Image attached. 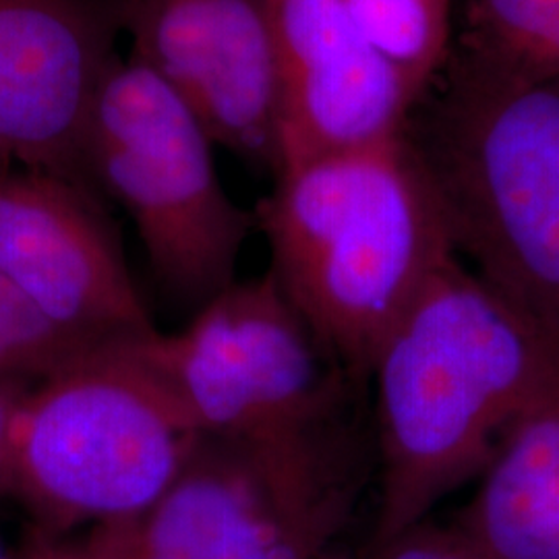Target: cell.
I'll list each match as a JSON object with an SVG mask.
<instances>
[{
	"label": "cell",
	"instance_id": "1",
	"mask_svg": "<svg viewBox=\"0 0 559 559\" xmlns=\"http://www.w3.org/2000/svg\"><path fill=\"white\" fill-rule=\"evenodd\" d=\"M376 385L373 547L479 480L522 417L559 383V353L460 258L383 340Z\"/></svg>",
	"mask_w": 559,
	"mask_h": 559
},
{
	"label": "cell",
	"instance_id": "2",
	"mask_svg": "<svg viewBox=\"0 0 559 559\" xmlns=\"http://www.w3.org/2000/svg\"><path fill=\"white\" fill-rule=\"evenodd\" d=\"M255 224L272 276L355 383L369 381L390 330L459 258L408 133L280 168Z\"/></svg>",
	"mask_w": 559,
	"mask_h": 559
},
{
	"label": "cell",
	"instance_id": "3",
	"mask_svg": "<svg viewBox=\"0 0 559 559\" xmlns=\"http://www.w3.org/2000/svg\"><path fill=\"white\" fill-rule=\"evenodd\" d=\"M408 140L456 255L559 353V78L503 80L450 57Z\"/></svg>",
	"mask_w": 559,
	"mask_h": 559
},
{
	"label": "cell",
	"instance_id": "4",
	"mask_svg": "<svg viewBox=\"0 0 559 559\" xmlns=\"http://www.w3.org/2000/svg\"><path fill=\"white\" fill-rule=\"evenodd\" d=\"M367 456L346 415L286 436H198L158 500L81 547L90 559H318L355 512Z\"/></svg>",
	"mask_w": 559,
	"mask_h": 559
},
{
	"label": "cell",
	"instance_id": "5",
	"mask_svg": "<svg viewBox=\"0 0 559 559\" xmlns=\"http://www.w3.org/2000/svg\"><path fill=\"white\" fill-rule=\"evenodd\" d=\"M195 440L119 342L90 348L21 402L7 498L50 537L131 519L160 498Z\"/></svg>",
	"mask_w": 559,
	"mask_h": 559
},
{
	"label": "cell",
	"instance_id": "6",
	"mask_svg": "<svg viewBox=\"0 0 559 559\" xmlns=\"http://www.w3.org/2000/svg\"><path fill=\"white\" fill-rule=\"evenodd\" d=\"M214 145L191 108L133 57L104 75L81 145L85 179L124 207L162 288L191 311L237 280L255 226L226 193Z\"/></svg>",
	"mask_w": 559,
	"mask_h": 559
},
{
	"label": "cell",
	"instance_id": "7",
	"mask_svg": "<svg viewBox=\"0 0 559 559\" xmlns=\"http://www.w3.org/2000/svg\"><path fill=\"white\" fill-rule=\"evenodd\" d=\"M195 436L265 438L346 415L353 385L272 272L235 280L175 334L119 342Z\"/></svg>",
	"mask_w": 559,
	"mask_h": 559
},
{
	"label": "cell",
	"instance_id": "8",
	"mask_svg": "<svg viewBox=\"0 0 559 559\" xmlns=\"http://www.w3.org/2000/svg\"><path fill=\"white\" fill-rule=\"evenodd\" d=\"M0 274L87 348L154 330L90 187L29 168L0 175Z\"/></svg>",
	"mask_w": 559,
	"mask_h": 559
},
{
	"label": "cell",
	"instance_id": "9",
	"mask_svg": "<svg viewBox=\"0 0 559 559\" xmlns=\"http://www.w3.org/2000/svg\"><path fill=\"white\" fill-rule=\"evenodd\" d=\"M131 57L158 75L216 145L276 173L278 59L270 0H117Z\"/></svg>",
	"mask_w": 559,
	"mask_h": 559
},
{
	"label": "cell",
	"instance_id": "10",
	"mask_svg": "<svg viewBox=\"0 0 559 559\" xmlns=\"http://www.w3.org/2000/svg\"><path fill=\"white\" fill-rule=\"evenodd\" d=\"M278 59L276 173L408 133L419 92L362 36L344 0H270Z\"/></svg>",
	"mask_w": 559,
	"mask_h": 559
},
{
	"label": "cell",
	"instance_id": "11",
	"mask_svg": "<svg viewBox=\"0 0 559 559\" xmlns=\"http://www.w3.org/2000/svg\"><path fill=\"white\" fill-rule=\"evenodd\" d=\"M117 0H0V154L90 187L83 133L119 59Z\"/></svg>",
	"mask_w": 559,
	"mask_h": 559
},
{
	"label": "cell",
	"instance_id": "12",
	"mask_svg": "<svg viewBox=\"0 0 559 559\" xmlns=\"http://www.w3.org/2000/svg\"><path fill=\"white\" fill-rule=\"evenodd\" d=\"M454 522L500 559H559V383L501 443Z\"/></svg>",
	"mask_w": 559,
	"mask_h": 559
},
{
	"label": "cell",
	"instance_id": "13",
	"mask_svg": "<svg viewBox=\"0 0 559 559\" xmlns=\"http://www.w3.org/2000/svg\"><path fill=\"white\" fill-rule=\"evenodd\" d=\"M450 57L503 80H556L559 0H459Z\"/></svg>",
	"mask_w": 559,
	"mask_h": 559
},
{
	"label": "cell",
	"instance_id": "14",
	"mask_svg": "<svg viewBox=\"0 0 559 559\" xmlns=\"http://www.w3.org/2000/svg\"><path fill=\"white\" fill-rule=\"evenodd\" d=\"M362 36L420 96L452 52L459 0H344Z\"/></svg>",
	"mask_w": 559,
	"mask_h": 559
},
{
	"label": "cell",
	"instance_id": "15",
	"mask_svg": "<svg viewBox=\"0 0 559 559\" xmlns=\"http://www.w3.org/2000/svg\"><path fill=\"white\" fill-rule=\"evenodd\" d=\"M85 350L0 274V380L36 383Z\"/></svg>",
	"mask_w": 559,
	"mask_h": 559
},
{
	"label": "cell",
	"instance_id": "16",
	"mask_svg": "<svg viewBox=\"0 0 559 559\" xmlns=\"http://www.w3.org/2000/svg\"><path fill=\"white\" fill-rule=\"evenodd\" d=\"M371 559H500L456 522L438 524L420 520L378 547Z\"/></svg>",
	"mask_w": 559,
	"mask_h": 559
},
{
	"label": "cell",
	"instance_id": "17",
	"mask_svg": "<svg viewBox=\"0 0 559 559\" xmlns=\"http://www.w3.org/2000/svg\"><path fill=\"white\" fill-rule=\"evenodd\" d=\"M32 381L0 380V498H7L11 436L21 402L27 396Z\"/></svg>",
	"mask_w": 559,
	"mask_h": 559
},
{
	"label": "cell",
	"instance_id": "18",
	"mask_svg": "<svg viewBox=\"0 0 559 559\" xmlns=\"http://www.w3.org/2000/svg\"><path fill=\"white\" fill-rule=\"evenodd\" d=\"M17 559H90L85 549L81 547V540L71 543L64 537H50L34 533V537L25 543L23 551Z\"/></svg>",
	"mask_w": 559,
	"mask_h": 559
},
{
	"label": "cell",
	"instance_id": "19",
	"mask_svg": "<svg viewBox=\"0 0 559 559\" xmlns=\"http://www.w3.org/2000/svg\"><path fill=\"white\" fill-rule=\"evenodd\" d=\"M11 168H13V162L9 160L7 156H2V154H0V175H4V173H7V170H11Z\"/></svg>",
	"mask_w": 559,
	"mask_h": 559
},
{
	"label": "cell",
	"instance_id": "20",
	"mask_svg": "<svg viewBox=\"0 0 559 559\" xmlns=\"http://www.w3.org/2000/svg\"><path fill=\"white\" fill-rule=\"evenodd\" d=\"M318 559H360V558H348V556H334V554H330V551H328V554H323V556H321V558H318ZM371 559V558H369Z\"/></svg>",
	"mask_w": 559,
	"mask_h": 559
},
{
	"label": "cell",
	"instance_id": "21",
	"mask_svg": "<svg viewBox=\"0 0 559 559\" xmlns=\"http://www.w3.org/2000/svg\"><path fill=\"white\" fill-rule=\"evenodd\" d=\"M0 559H7L4 556H2V549H0Z\"/></svg>",
	"mask_w": 559,
	"mask_h": 559
}]
</instances>
